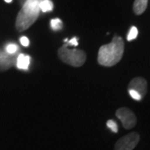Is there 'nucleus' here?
Masks as SVG:
<instances>
[{
  "label": "nucleus",
  "mask_w": 150,
  "mask_h": 150,
  "mask_svg": "<svg viewBox=\"0 0 150 150\" xmlns=\"http://www.w3.org/2000/svg\"><path fill=\"white\" fill-rule=\"evenodd\" d=\"M124 52V42L118 35L112 38V42L100 47L98 54V62L105 67H112L122 59Z\"/></svg>",
  "instance_id": "nucleus-1"
},
{
  "label": "nucleus",
  "mask_w": 150,
  "mask_h": 150,
  "mask_svg": "<svg viewBox=\"0 0 150 150\" xmlns=\"http://www.w3.org/2000/svg\"><path fill=\"white\" fill-rule=\"evenodd\" d=\"M42 0H27L18 13L15 27L18 32L30 28L38 19L40 13V3Z\"/></svg>",
  "instance_id": "nucleus-2"
},
{
  "label": "nucleus",
  "mask_w": 150,
  "mask_h": 150,
  "mask_svg": "<svg viewBox=\"0 0 150 150\" xmlns=\"http://www.w3.org/2000/svg\"><path fill=\"white\" fill-rule=\"evenodd\" d=\"M58 55L61 61L74 67H80L84 64L86 61V54L84 51L77 48L71 49L65 44L59 48Z\"/></svg>",
  "instance_id": "nucleus-3"
},
{
  "label": "nucleus",
  "mask_w": 150,
  "mask_h": 150,
  "mask_svg": "<svg viewBox=\"0 0 150 150\" xmlns=\"http://www.w3.org/2000/svg\"><path fill=\"white\" fill-rule=\"evenodd\" d=\"M139 134L130 133L117 141L114 146L115 150H133L139 142Z\"/></svg>",
  "instance_id": "nucleus-4"
},
{
  "label": "nucleus",
  "mask_w": 150,
  "mask_h": 150,
  "mask_svg": "<svg viewBox=\"0 0 150 150\" xmlns=\"http://www.w3.org/2000/svg\"><path fill=\"white\" fill-rule=\"evenodd\" d=\"M116 116L121 121L124 129H132L137 123V118L135 114L128 108L123 107L118 108L116 111Z\"/></svg>",
  "instance_id": "nucleus-5"
},
{
  "label": "nucleus",
  "mask_w": 150,
  "mask_h": 150,
  "mask_svg": "<svg viewBox=\"0 0 150 150\" xmlns=\"http://www.w3.org/2000/svg\"><path fill=\"white\" fill-rule=\"evenodd\" d=\"M147 89H148L147 81L140 77L133 79L129 84V90L136 91L138 93H139L142 98H144L147 93Z\"/></svg>",
  "instance_id": "nucleus-6"
},
{
  "label": "nucleus",
  "mask_w": 150,
  "mask_h": 150,
  "mask_svg": "<svg viewBox=\"0 0 150 150\" xmlns=\"http://www.w3.org/2000/svg\"><path fill=\"white\" fill-rule=\"evenodd\" d=\"M30 64V57L25 54H19L17 59V67L19 69L27 70Z\"/></svg>",
  "instance_id": "nucleus-7"
},
{
  "label": "nucleus",
  "mask_w": 150,
  "mask_h": 150,
  "mask_svg": "<svg viewBox=\"0 0 150 150\" xmlns=\"http://www.w3.org/2000/svg\"><path fill=\"white\" fill-rule=\"evenodd\" d=\"M148 1L149 0H135L133 6L134 13L137 15L144 13L148 7Z\"/></svg>",
  "instance_id": "nucleus-8"
},
{
  "label": "nucleus",
  "mask_w": 150,
  "mask_h": 150,
  "mask_svg": "<svg viewBox=\"0 0 150 150\" xmlns=\"http://www.w3.org/2000/svg\"><path fill=\"white\" fill-rule=\"evenodd\" d=\"M39 7H40V11L43 13L51 12L54 9V4L51 0H42Z\"/></svg>",
  "instance_id": "nucleus-9"
},
{
  "label": "nucleus",
  "mask_w": 150,
  "mask_h": 150,
  "mask_svg": "<svg viewBox=\"0 0 150 150\" xmlns=\"http://www.w3.org/2000/svg\"><path fill=\"white\" fill-rule=\"evenodd\" d=\"M11 61L9 60V57L8 55H6L4 53L0 54V67L8 69V67H9Z\"/></svg>",
  "instance_id": "nucleus-10"
},
{
  "label": "nucleus",
  "mask_w": 150,
  "mask_h": 150,
  "mask_svg": "<svg viewBox=\"0 0 150 150\" xmlns=\"http://www.w3.org/2000/svg\"><path fill=\"white\" fill-rule=\"evenodd\" d=\"M50 25H51V28L54 30L59 31L60 29H62V28H63V22H62L61 19H59V18H54V19L51 20Z\"/></svg>",
  "instance_id": "nucleus-11"
},
{
  "label": "nucleus",
  "mask_w": 150,
  "mask_h": 150,
  "mask_svg": "<svg viewBox=\"0 0 150 150\" xmlns=\"http://www.w3.org/2000/svg\"><path fill=\"white\" fill-rule=\"evenodd\" d=\"M138 33H139L138 28L136 27H134V26H133V27L130 28L129 34H128V36H127L128 41H132V40L135 39V38H137V36H138Z\"/></svg>",
  "instance_id": "nucleus-12"
},
{
  "label": "nucleus",
  "mask_w": 150,
  "mask_h": 150,
  "mask_svg": "<svg viewBox=\"0 0 150 150\" xmlns=\"http://www.w3.org/2000/svg\"><path fill=\"white\" fill-rule=\"evenodd\" d=\"M107 127L109 129H111L113 133H118V124L116 123V122H114L113 120H108Z\"/></svg>",
  "instance_id": "nucleus-13"
},
{
  "label": "nucleus",
  "mask_w": 150,
  "mask_h": 150,
  "mask_svg": "<svg viewBox=\"0 0 150 150\" xmlns=\"http://www.w3.org/2000/svg\"><path fill=\"white\" fill-rule=\"evenodd\" d=\"M18 49V47L17 46L16 44H14V43H10V44H8V45L7 46L6 51H7V53L8 54H13L16 53Z\"/></svg>",
  "instance_id": "nucleus-14"
},
{
  "label": "nucleus",
  "mask_w": 150,
  "mask_h": 150,
  "mask_svg": "<svg viewBox=\"0 0 150 150\" xmlns=\"http://www.w3.org/2000/svg\"><path fill=\"white\" fill-rule=\"evenodd\" d=\"M129 94H130V96L132 97L133 98H134V100H137V101H140L143 98L141 97L139 93H138L136 91H134V90H129Z\"/></svg>",
  "instance_id": "nucleus-15"
},
{
  "label": "nucleus",
  "mask_w": 150,
  "mask_h": 150,
  "mask_svg": "<svg viewBox=\"0 0 150 150\" xmlns=\"http://www.w3.org/2000/svg\"><path fill=\"white\" fill-rule=\"evenodd\" d=\"M78 38H73L72 39H70L69 41H68L67 43H65V45L67 46V47H69V46H78Z\"/></svg>",
  "instance_id": "nucleus-16"
},
{
  "label": "nucleus",
  "mask_w": 150,
  "mask_h": 150,
  "mask_svg": "<svg viewBox=\"0 0 150 150\" xmlns=\"http://www.w3.org/2000/svg\"><path fill=\"white\" fill-rule=\"evenodd\" d=\"M20 43L23 46L28 47L29 45V39L27 37H22L20 38Z\"/></svg>",
  "instance_id": "nucleus-17"
},
{
  "label": "nucleus",
  "mask_w": 150,
  "mask_h": 150,
  "mask_svg": "<svg viewBox=\"0 0 150 150\" xmlns=\"http://www.w3.org/2000/svg\"><path fill=\"white\" fill-rule=\"evenodd\" d=\"M6 3H11L12 2V0H4Z\"/></svg>",
  "instance_id": "nucleus-18"
}]
</instances>
